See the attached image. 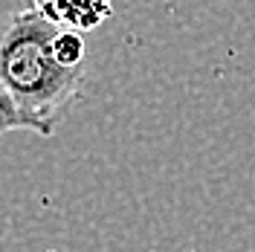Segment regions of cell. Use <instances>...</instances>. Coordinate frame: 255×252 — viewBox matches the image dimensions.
Returning a JSON list of instances; mask_svg holds the SVG:
<instances>
[{
  "label": "cell",
  "instance_id": "cell-1",
  "mask_svg": "<svg viewBox=\"0 0 255 252\" xmlns=\"http://www.w3.org/2000/svg\"><path fill=\"white\" fill-rule=\"evenodd\" d=\"M58 23L35 6L0 20V81L15 105L38 125V136L55 133L58 113L79 96L84 70L55 58Z\"/></svg>",
  "mask_w": 255,
  "mask_h": 252
},
{
  "label": "cell",
  "instance_id": "cell-2",
  "mask_svg": "<svg viewBox=\"0 0 255 252\" xmlns=\"http://www.w3.org/2000/svg\"><path fill=\"white\" fill-rule=\"evenodd\" d=\"M32 6L61 29H73L81 35L99 29L113 15V0H35Z\"/></svg>",
  "mask_w": 255,
  "mask_h": 252
},
{
  "label": "cell",
  "instance_id": "cell-3",
  "mask_svg": "<svg viewBox=\"0 0 255 252\" xmlns=\"http://www.w3.org/2000/svg\"><path fill=\"white\" fill-rule=\"evenodd\" d=\"M12 130H29V133H38V125L17 108L15 99L9 96V90H6L3 81H0V136H3V133H12Z\"/></svg>",
  "mask_w": 255,
  "mask_h": 252
}]
</instances>
